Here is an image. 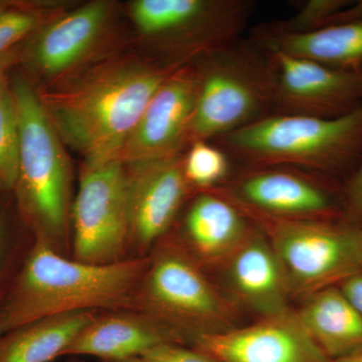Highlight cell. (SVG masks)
Instances as JSON below:
<instances>
[{
	"label": "cell",
	"instance_id": "cell-27",
	"mask_svg": "<svg viewBox=\"0 0 362 362\" xmlns=\"http://www.w3.org/2000/svg\"><path fill=\"white\" fill-rule=\"evenodd\" d=\"M337 287L362 315V272L345 279Z\"/></svg>",
	"mask_w": 362,
	"mask_h": 362
},
{
	"label": "cell",
	"instance_id": "cell-30",
	"mask_svg": "<svg viewBox=\"0 0 362 362\" xmlns=\"http://www.w3.org/2000/svg\"><path fill=\"white\" fill-rule=\"evenodd\" d=\"M4 221H2L1 214H0V258H1L2 245H4Z\"/></svg>",
	"mask_w": 362,
	"mask_h": 362
},
{
	"label": "cell",
	"instance_id": "cell-17",
	"mask_svg": "<svg viewBox=\"0 0 362 362\" xmlns=\"http://www.w3.org/2000/svg\"><path fill=\"white\" fill-rule=\"evenodd\" d=\"M185 341L148 314L137 309L98 312L78 331L63 356H94L104 361H123L164 344Z\"/></svg>",
	"mask_w": 362,
	"mask_h": 362
},
{
	"label": "cell",
	"instance_id": "cell-16",
	"mask_svg": "<svg viewBox=\"0 0 362 362\" xmlns=\"http://www.w3.org/2000/svg\"><path fill=\"white\" fill-rule=\"evenodd\" d=\"M254 228L228 195L204 192L188 207L180 238L175 240L204 271H220Z\"/></svg>",
	"mask_w": 362,
	"mask_h": 362
},
{
	"label": "cell",
	"instance_id": "cell-2",
	"mask_svg": "<svg viewBox=\"0 0 362 362\" xmlns=\"http://www.w3.org/2000/svg\"><path fill=\"white\" fill-rule=\"evenodd\" d=\"M149 256L109 265L68 259L37 238L25 265L0 302V335L25 324L82 311L134 309Z\"/></svg>",
	"mask_w": 362,
	"mask_h": 362
},
{
	"label": "cell",
	"instance_id": "cell-34",
	"mask_svg": "<svg viewBox=\"0 0 362 362\" xmlns=\"http://www.w3.org/2000/svg\"><path fill=\"white\" fill-rule=\"evenodd\" d=\"M66 362H82V361H66Z\"/></svg>",
	"mask_w": 362,
	"mask_h": 362
},
{
	"label": "cell",
	"instance_id": "cell-9",
	"mask_svg": "<svg viewBox=\"0 0 362 362\" xmlns=\"http://www.w3.org/2000/svg\"><path fill=\"white\" fill-rule=\"evenodd\" d=\"M74 258L93 265H109L127 259L130 214L127 171L119 159L83 169L73 206Z\"/></svg>",
	"mask_w": 362,
	"mask_h": 362
},
{
	"label": "cell",
	"instance_id": "cell-7",
	"mask_svg": "<svg viewBox=\"0 0 362 362\" xmlns=\"http://www.w3.org/2000/svg\"><path fill=\"white\" fill-rule=\"evenodd\" d=\"M249 218L265 233L277 254L292 298L303 300L362 272L361 228L330 218Z\"/></svg>",
	"mask_w": 362,
	"mask_h": 362
},
{
	"label": "cell",
	"instance_id": "cell-29",
	"mask_svg": "<svg viewBox=\"0 0 362 362\" xmlns=\"http://www.w3.org/2000/svg\"><path fill=\"white\" fill-rule=\"evenodd\" d=\"M330 362H362V349L356 350L338 358L332 359Z\"/></svg>",
	"mask_w": 362,
	"mask_h": 362
},
{
	"label": "cell",
	"instance_id": "cell-15",
	"mask_svg": "<svg viewBox=\"0 0 362 362\" xmlns=\"http://www.w3.org/2000/svg\"><path fill=\"white\" fill-rule=\"evenodd\" d=\"M249 216L271 220H328L329 195L291 171L263 169L240 176L228 195Z\"/></svg>",
	"mask_w": 362,
	"mask_h": 362
},
{
	"label": "cell",
	"instance_id": "cell-24",
	"mask_svg": "<svg viewBox=\"0 0 362 362\" xmlns=\"http://www.w3.org/2000/svg\"><path fill=\"white\" fill-rule=\"evenodd\" d=\"M349 6V1L342 0H309L300 6L289 21L272 30L285 33L314 32L329 25L331 20Z\"/></svg>",
	"mask_w": 362,
	"mask_h": 362
},
{
	"label": "cell",
	"instance_id": "cell-26",
	"mask_svg": "<svg viewBox=\"0 0 362 362\" xmlns=\"http://www.w3.org/2000/svg\"><path fill=\"white\" fill-rule=\"evenodd\" d=\"M129 362H220L194 347L178 343H164L128 359Z\"/></svg>",
	"mask_w": 362,
	"mask_h": 362
},
{
	"label": "cell",
	"instance_id": "cell-25",
	"mask_svg": "<svg viewBox=\"0 0 362 362\" xmlns=\"http://www.w3.org/2000/svg\"><path fill=\"white\" fill-rule=\"evenodd\" d=\"M39 25V18L30 11L4 9L0 13V54L23 40Z\"/></svg>",
	"mask_w": 362,
	"mask_h": 362
},
{
	"label": "cell",
	"instance_id": "cell-23",
	"mask_svg": "<svg viewBox=\"0 0 362 362\" xmlns=\"http://www.w3.org/2000/svg\"><path fill=\"white\" fill-rule=\"evenodd\" d=\"M183 168L190 187L209 188L225 180L230 163L220 149L207 141H197L183 158Z\"/></svg>",
	"mask_w": 362,
	"mask_h": 362
},
{
	"label": "cell",
	"instance_id": "cell-14",
	"mask_svg": "<svg viewBox=\"0 0 362 362\" xmlns=\"http://www.w3.org/2000/svg\"><path fill=\"white\" fill-rule=\"evenodd\" d=\"M223 291L240 309L259 318L291 311L292 299L284 271L265 233L254 230L221 267Z\"/></svg>",
	"mask_w": 362,
	"mask_h": 362
},
{
	"label": "cell",
	"instance_id": "cell-21",
	"mask_svg": "<svg viewBox=\"0 0 362 362\" xmlns=\"http://www.w3.org/2000/svg\"><path fill=\"white\" fill-rule=\"evenodd\" d=\"M97 311L49 317L0 335V362H51L59 358Z\"/></svg>",
	"mask_w": 362,
	"mask_h": 362
},
{
	"label": "cell",
	"instance_id": "cell-20",
	"mask_svg": "<svg viewBox=\"0 0 362 362\" xmlns=\"http://www.w3.org/2000/svg\"><path fill=\"white\" fill-rule=\"evenodd\" d=\"M265 45L317 63L356 71L362 64V21L325 26L314 32L285 33L271 30Z\"/></svg>",
	"mask_w": 362,
	"mask_h": 362
},
{
	"label": "cell",
	"instance_id": "cell-33",
	"mask_svg": "<svg viewBox=\"0 0 362 362\" xmlns=\"http://www.w3.org/2000/svg\"><path fill=\"white\" fill-rule=\"evenodd\" d=\"M105 362H129L128 361H105Z\"/></svg>",
	"mask_w": 362,
	"mask_h": 362
},
{
	"label": "cell",
	"instance_id": "cell-3",
	"mask_svg": "<svg viewBox=\"0 0 362 362\" xmlns=\"http://www.w3.org/2000/svg\"><path fill=\"white\" fill-rule=\"evenodd\" d=\"M20 129L16 187L23 211L45 240L59 252L70 228L71 168L64 143L47 115L40 95L23 78L13 86Z\"/></svg>",
	"mask_w": 362,
	"mask_h": 362
},
{
	"label": "cell",
	"instance_id": "cell-1",
	"mask_svg": "<svg viewBox=\"0 0 362 362\" xmlns=\"http://www.w3.org/2000/svg\"><path fill=\"white\" fill-rule=\"evenodd\" d=\"M181 66L108 62L40 95L62 141L90 169L118 159L121 149L162 83Z\"/></svg>",
	"mask_w": 362,
	"mask_h": 362
},
{
	"label": "cell",
	"instance_id": "cell-18",
	"mask_svg": "<svg viewBox=\"0 0 362 362\" xmlns=\"http://www.w3.org/2000/svg\"><path fill=\"white\" fill-rule=\"evenodd\" d=\"M111 16V2L97 0L47 23L30 49L33 68L49 78L73 70L96 49Z\"/></svg>",
	"mask_w": 362,
	"mask_h": 362
},
{
	"label": "cell",
	"instance_id": "cell-12",
	"mask_svg": "<svg viewBox=\"0 0 362 362\" xmlns=\"http://www.w3.org/2000/svg\"><path fill=\"white\" fill-rule=\"evenodd\" d=\"M192 347L220 362H330L296 312L259 318L247 326L202 335Z\"/></svg>",
	"mask_w": 362,
	"mask_h": 362
},
{
	"label": "cell",
	"instance_id": "cell-4",
	"mask_svg": "<svg viewBox=\"0 0 362 362\" xmlns=\"http://www.w3.org/2000/svg\"><path fill=\"white\" fill-rule=\"evenodd\" d=\"M134 309L148 314L185 344L235 327L240 311L175 239L160 240L150 255Z\"/></svg>",
	"mask_w": 362,
	"mask_h": 362
},
{
	"label": "cell",
	"instance_id": "cell-11",
	"mask_svg": "<svg viewBox=\"0 0 362 362\" xmlns=\"http://www.w3.org/2000/svg\"><path fill=\"white\" fill-rule=\"evenodd\" d=\"M197 69L180 66L164 80L121 149L124 164L178 156L189 139L197 95Z\"/></svg>",
	"mask_w": 362,
	"mask_h": 362
},
{
	"label": "cell",
	"instance_id": "cell-28",
	"mask_svg": "<svg viewBox=\"0 0 362 362\" xmlns=\"http://www.w3.org/2000/svg\"><path fill=\"white\" fill-rule=\"evenodd\" d=\"M347 202L350 214L354 218H362V165L350 183Z\"/></svg>",
	"mask_w": 362,
	"mask_h": 362
},
{
	"label": "cell",
	"instance_id": "cell-6",
	"mask_svg": "<svg viewBox=\"0 0 362 362\" xmlns=\"http://www.w3.org/2000/svg\"><path fill=\"white\" fill-rule=\"evenodd\" d=\"M232 45L206 54L204 65L197 69V102L188 139L192 143L246 127L273 106L271 66Z\"/></svg>",
	"mask_w": 362,
	"mask_h": 362
},
{
	"label": "cell",
	"instance_id": "cell-31",
	"mask_svg": "<svg viewBox=\"0 0 362 362\" xmlns=\"http://www.w3.org/2000/svg\"><path fill=\"white\" fill-rule=\"evenodd\" d=\"M4 9H6V7L4 6V4H0V13H1V11H4Z\"/></svg>",
	"mask_w": 362,
	"mask_h": 362
},
{
	"label": "cell",
	"instance_id": "cell-13",
	"mask_svg": "<svg viewBox=\"0 0 362 362\" xmlns=\"http://www.w3.org/2000/svg\"><path fill=\"white\" fill-rule=\"evenodd\" d=\"M125 165L130 245L146 251L156 247L168 233L192 187L185 177L180 154Z\"/></svg>",
	"mask_w": 362,
	"mask_h": 362
},
{
	"label": "cell",
	"instance_id": "cell-22",
	"mask_svg": "<svg viewBox=\"0 0 362 362\" xmlns=\"http://www.w3.org/2000/svg\"><path fill=\"white\" fill-rule=\"evenodd\" d=\"M18 154L20 129L13 93L0 85V187H16Z\"/></svg>",
	"mask_w": 362,
	"mask_h": 362
},
{
	"label": "cell",
	"instance_id": "cell-8",
	"mask_svg": "<svg viewBox=\"0 0 362 362\" xmlns=\"http://www.w3.org/2000/svg\"><path fill=\"white\" fill-rule=\"evenodd\" d=\"M252 6L244 0H137L130 13L141 35L173 54L187 56L232 45Z\"/></svg>",
	"mask_w": 362,
	"mask_h": 362
},
{
	"label": "cell",
	"instance_id": "cell-32",
	"mask_svg": "<svg viewBox=\"0 0 362 362\" xmlns=\"http://www.w3.org/2000/svg\"><path fill=\"white\" fill-rule=\"evenodd\" d=\"M361 259H362V228H361Z\"/></svg>",
	"mask_w": 362,
	"mask_h": 362
},
{
	"label": "cell",
	"instance_id": "cell-19",
	"mask_svg": "<svg viewBox=\"0 0 362 362\" xmlns=\"http://www.w3.org/2000/svg\"><path fill=\"white\" fill-rule=\"evenodd\" d=\"M295 312L331 361L362 349V315L337 286L305 298Z\"/></svg>",
	"mask_w": 362,
	"mask_h": 362
},
{
	"label": "cell",
	"instance_id": "cell-5",
	"mask_svg": "<svg viewBox=\"0 0 362 362\" xmlns=\"http://www.w3.org/2000/svg\"><path fill=\"white\" fill-rule=\"evenodd\" d=\"M223 138L233 153L255 163L334 170L361 149L362 106L333 118L265 116Z\"/></svg>",
	"mask_w": 362,
	"mask_h": 362
},
{
	"label": "cell",
	"instance_id": "cell-10",
	"mask_svg": "<svg viewBox=\"0 0 362 362\" xmlns=\"http://www.w3.org/2000/svg\"><path fill=\"white\" fill-rule=\"evenodd\" d=\"M278 114L333 118L362 106V74L270 51Z\"/></svg>",
	"mask_w": 362,
	"mask_h": 362
}]
</instances>
